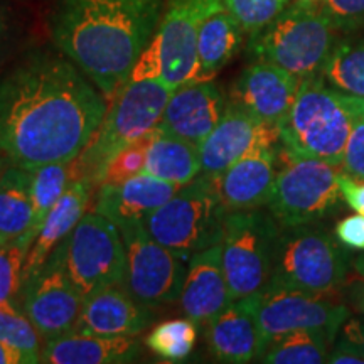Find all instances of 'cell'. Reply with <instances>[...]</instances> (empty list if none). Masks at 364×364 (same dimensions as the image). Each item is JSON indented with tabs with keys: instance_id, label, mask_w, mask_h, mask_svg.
<instances>
[{
	"instance_id": "28",
	"label": "cell",
	"mask_w": 364,
	"mask_h": 364,
	"mask_svg": "<svg viewBox=\"0 0 364 364\" xmlns=\"http://www.w3.org/2000/svg\"><path fill=\"white\" fill-rule=\"evenodd\" d=\"M336 336L326 331H294L272 339L258 361L268 364L326 363Z\"/></svg>"
},
{
	"instance_id": "29",
	"label": "cell",
	"mask_w": 364,
	"mask_h": 364,
	"mask_svg": "<svg viewBox=\"0 0 364 364\" xmlns=\"http://www.w3.org/2000/svg\"><path fill=\"white\" fill-rule=\"evenodd\" d=\"M31 172V199H33V226L24 238L27 243L33 245L38 236L41 226L46 221L51 209L56 206L68 186L71 184V162L46 164V166L36 167Z\"/></svg>"
},
{
	"instance_id": "2",
	"label": "cell",
	"mask_w": 364,
	"mask_h": 364,
	"mask_svg": "<svg viewBox=\"0 0 364 364\" xmlns=\"http://www.w3.org/2000/svg\"><path fill=\"white\" fill-rule=\"evenodd\" d=\"M164 6L166 0H58L53 43L112 102L156 34Z\"/></svg>"
},
{
	"instance_id": "30",
	"label": "cell",
	"mask_w": 364,
	"mask_h": 364,
	"mask_svg": "<svg viewBox=\"0 0 364 364\" xmlns=\"http://www.w3.org/2000/svg\"><path fill=\"white\" fill-rule=\"evenodd\" d=\"M322 78L336 90L364 98V41L336 44L322 70Z\"/></svg>"
},
{
	"instance_id": "26",
	"label": "cell",
	"mask_w": 364,
	"mask_h": 364,
	"mask_svg": "<svg viewBox=\"0 0 364 364\" xmlns=\"http://www.w3.org/2000/svg\"><path fill=\"white\" fill-rule=\"evenodd\" d=\"M144 172L182 188L201 176L199 147L157 129L150 144Z\"/></svg>"
},
{
	"instance_id": "20",
	"label": "cell",
	"mask_w": 364,
	"mask_h": 364,
	"mask_svg": "<svg viewBox=\"0 0 364 364\" xmlns=\"http://www.w3.org/2000/svg\"><path fill=\"white\" fill-rule=\"evenodd\" d=\"M233 302L221 262V245L196 253L189 260L181 290V311L196 324H208Z\"/></svg>"
},
{
	"instance_id": "18",
	"label": "cell",
	"mask_w": 364,
	"mask_h": 364,
	"mask_svg": "<svg viewBox=\"0 0 364 364\" xmlns=\"http://www.w3.org/2000/svg\"><path fill=\"white\" fill-rule=\"evenodd\" d=\"M280 149H263L211 176L218 199L226 213L267 206L277 179Z\"/></svg>"
},
{
	"instance_id": "41",
	"label": "cell",
	"mask_w": 364,
	"mask_h": 364,
	"mask_svg": "<svg viewBox=\"0 0 364 364\" xmlns=\"http://www.w3.org/2000/svg\"><path fill=\"white\" fill-rule=\"evenodd\" d=\"M344 304L353 311L364 316V277H353L346 279L343 285Z\"/></svg>"
},
{
	"instance_id": "47",
	"label": "cell",
	"mask_w": 364,
	"mask_h": 364,
	"mask_svg": "<svg viewBox=\"0 0 364 364\" xmlns=\"http://www.w3.org/2000/svg\"><path fill=\"white\" fill-rule=\"evenodd\" d=\"M2 164H4V162H2V159H0V169H2Z\"/></svg>"
},
{
	"instance_id": "35",
	"label": "cell",
	"mask_w": 364,
	"mask_h": 364,
	"mask_svg": "<svg viewBox=\"0 0 364 364\" xmlns=\"http://www.w3.org/2000/svg\"><path fill=\"white\" fill-rule=\"evenodd\" d=\"M290 0H226V9L243 27L245 34H257L277 19Z\"/></svg>"
},
{
	"instance_id": "11",
	"label": "cell",
	"mask_w": 364,
	"mask_h": 364,
	"mask_svg": "<svg viewBox=\"0 0 364 364\" xmlns=\"http://www.w3.org/2000/svg\"><path fill=\"white\" fill-rule=\"evenodd\" d=\"M282 152L268 211L282 228L316 225L329 216L341 198L339 169L318 159L292 157Z\"/></svg>"
},
{
	"instance_id": "42",
	"label": "cell",
	"mask_w": 364,
	"mask_h": 364,
	"mask_svg": "<svg viewBox=\"0 0 364 364\" xmlns=\"http://www.w3.org/2000/svg\"><path fill=\"white\" fill-rule=\"evenodd\" d=\"M343 336L353 341L364 353V321H361V318H351L349 321L348 318L343 326Z\"/></svg>"
},
{
	"instance_id": "12",
	"label": "cell",
	"mask_w": 364,
	"mask_h": 364,
	"mask_svg": "<svg viewBox=\"0 0 364 364\" xmlns=\"http://www.w3.org/2000/svg\"><path fill=\"white\" fill-rule=\"evenodd\" d=\"M120 233L127 252V290L149 307L179 300L189 262L154 240L144 223L120 226Z\"/></svg>"
},
{
	"instance_id": "40",
	"label": "cell",
	"mask_w": 364,
	"mask_h": 364,
	"mask_svg": "<svg viewBox=\"0 0 364 364\" xmlns=\"http://www.w3.org/2000/svg\"><path fill=\"white\" fill-rule=\"evenodd\" d=\"M326 363L332 364H364V353L348 338L336 339L334 348L327 354Z\"/></svg>"
},
{
	"instance_id": "44",
	"label": "cell",
	"mask_w": 364,
	"mask_h": 364,
	"mask_svg": "<svg viewBox=\"0 0 364 364\" xmlns=\"http://www.w3.org/2000/svg\"><path fill=\"white\" fill-rule=\"evenodd\" d=\"M7 33V22H6V16H4V11L0 9V44H2L4 38H6Z\"/></svg>"
},
{
	"instance_id": "36",
	"label": "cell",
	"mask_w": 364,
	"mask_h": 364,
	"mask_svg": "<svg viewBox=\"0 0 364 364\" xmlns=\"http://www.w3.org/2000/svg\"><path fill=\"white\" fill-rule=\"evenodd\" d=\"M318 7L338 29L364 26V0H321Z\"/></svg>"
},
{
	"instance_id": "13",
	"label": "cell",
	"mask_w": 364,
	"mask_h": 364,
	"mask_svg": "<svg viewBox=\"0 0 364 364\" xmlns=\"http://www.w3.org/2000/svg\"><path fill=\"white\" fill-rule=\"evenodd\" d=\"M329 295L268 285L258 295L257 307L263 351L272 339L287 332L326 331L338 336L349 318V307Z\"/></svg>"
},
{
	"instance_id": "7",
	"label": "cell",
	"mask_w": 364,
	"mask_h": 364,
	"mask_svg": "<svg viewBox=\"0 0 364 364\" xmlns=\"http://www.w3.org/2000/svg\"><path fill=\"white\" fill-rule=\"evenodd\" d=\"M225 216L213 177L201 174L177 189L144 225L154 240L189 262L196 253L221 243Z\"/></svg>"
},
{
	"instance_id": "9",
	"label": "cell",
	"mask_w": 364,
	"mask_h": 364,
	"mask_svg": "<svg viewBox=\"0 0 364 364\" xmlns=\"http://www.w3.org/2000/svg\"><path fill=\"white\" fill-rule=\"evenodd\" d=\"M284 230L268 285L311 294H332L344 285L348 253L327 231L314 225Z\"/></svg>"
},
{
	"instance_id": "10",
	"label": "cell",
	"mask_w": 364,
	"mask_h": 364,
	"mask_svg": "<svg viewBox=\"0 0 364 364\" xmlns=\"http://www.w3.org/2000/svg\"><path fill=\"white\" fill-rule=\"evenodd\" d=\"M63 267L81 297L124 285L127 252L120 228L100 213H85L59 245Z\"/></svg>"
},
{
	"instance_id": "43",
	"label": "cell",
	"mask_w": 364,
	"mask_h": 364,
	"mask_svg": "<svg viewBox=\"0 0 364 364\" xmlns=\"http://www.w3.org/2000/svg\"><path fill=\"white\" fill-rule=\"evenodd\" d=\"M0 364H24V358L11 346L0 341Z\"/></svg>"
},
{
	"instance_id": "15",
	"label": "cell",
	"mask_w": 364,
	"mask_h": 364,
	"mask_svg": "<svg viewBox=\"0 0 364 364\" xmlns=\"http://www.w3.org/2000/svg\"><path fill=\"white\" fill-rule=\"evenodd\" d=\"M279 145V125L263 122L243 108L228 103L220 124L199 145L201 174L216 176L257 150L277 149Z\"/></svg>"
},
{
	"instance_id": "33",
	"label": "cell",
	"mask_w": 364,
	"mask_h": 364,
	"mask_svg": "<svg viewBox=\"0 0 364 364\" xmlns=\"http://www.w3.org/2000/svg\"><path fill=\"white\" fill-rule=\"evenodd\" d=\"M0 341L16 349L24 358V364L41 363L43 338L24 312L0 309Z\"/></svg>"
},
{
	"instance_id": "32",
	"label": "cell",
	"mask_w": 364,
	"mask_h": 364,
	"mask_svg": "<svg viewBox=\"0 0 364 364\" xmlns=\"http://www.w3.org/2000/svg\"><path fill=\"white\" fill-rule=\"evenodd\" d=\"M198 341V327L191 318H172L157 327L145 339L147 348L167 363H182L193 353Z\"/></svg>"
},
{
	"instance_id": "27",
	"label": "cell",
	"mask_w": 364,
	"mask_h": 364,
	"mask_svg": "<svg viewBox=\"0 0 364 364\" xmlns=\"http://www.w3.org/2000/svg\"><path fill=\"white\" fill-rule=\"evenodd\" d=\"M31 172L11 166L0 172V240L11 241L29 233L33 226Z\"/></svg>"
},
{
	"instance_id": "5",
	"label": "cell",
	"mask_w": 364,
	"mask_h": 364,
	"mask_svg": "<svg viewBox=\"0 0 364 364\" xmlns=\"http://www.w3.org/2000/svg\"><path fill=\"white\" fill-rule=\"evenodd\" d=\"M226 0H166L156 34L132 68L129 81L161 78L172 88L198 78V38L203 22Z\"/></svg>"
},
{
	"instance_id": "16",
	"label": "cell",
	"mask_w": 364,
	"mask_h": 364,
	"mask_svg": "<svg viewBox=\"0 0 364 364\" xmlns=\"http://www.w3.org/2000/svg\"><path fill=\"white\" fill-rule=\"evenodd\" d=\"M302 80L284 68L257 61L241 71L228 103L243 108L268 124L279 125L292 107Z\"/></svg>"
},
{
	"instance_id": "14",
	"label": "cell",
	"mask_w": 364,
	"mask_h": 364,
	"mask_svg": "<svg viewBox=\"0 0 364 364\" xmlns=\"http://www.w3.org/2000/svg\"><path fill=\"white\" fill-rule=\"evenodd\" d=\"M83 304L85 299L63 267L59 247L24 282L22 312L29 317L44 343L75 331Z\"/></svg>"
},
{
	"instance_id": "34",
	"label": "cell",
	"mask_w": 364,
	"mask_h": 364,
	"mask_svg": "<svg viewBox=\"0 0 364 364\" xmlns=\"http://www.w3.org/2000/svg\"><path fill=\"white\" fill-rule=\"evenodd\" d=\"M156 134L157 129L142 136V139L135 140L134 144L127 145L124 150H120L103 169L102 176H100L98 186L120 184V182L129 181L132 177L144 174L150 144H152Z\"/></svg>"
},
{
	"instance_id": "46",
	"label": "cell",
	"mask_w": 364,
	"mask_h": 364,
	"mask_svg": "<svg viewBox=\"0 0 364 364\" xmlns=\"http://www.w3.org/2000/svg\"><path fill=\"white\" fill-rule=\"evenodd\" d=\"M299 4H304V6H318L321 0H297Z\"/></svg>"
},
{
	"instance_id": "8",
	"label": "cell",
	"mask_w": 364,
	"mask_h": 364,
	"mask_svg": "<svg viewBox=\"0 0 364 364\" xmlns=\"http://www.w3.org/2000/svg\"><path fill=\"white\" fill-rule=\"evenodd\" d=\"M282 226L270 211L226 213L221 262L233 300L260 294L272 280Z\"/></svg>"
},
{
	"instance_id": "48",
	"label": "cell",
	"mask_w": 364,
	"mask_h": 364,
	"mask_svg": "<svg viewBox=\"0 0 364 364\" xmlns=\"http://www.w3.org/2000/svg\"><path fill=\"white\" fill-rule=\"evenodd\" d=\"M0 243H4V241H2V240H0Z\"/></svg>"
},
{
	"instance_id": "4",
	"label": "cell",
	"mask_w": 364,
	"mask_h": 364,
	"mask_svg": "<svg viewBox=\"0 0 364 364\" xmlns=\"http://www.w3.org/2000/svg\"><path fill=\"white\" fill-rule=\"evenodd\" d=\"M172 91L174 88L161 78L129 81L122 86L88 145L71 161L73 181L88 177L98 186L103 169L120 150L157 129Z\"/></svg>"
},
{
	"instance_id": "19",
	"label": "cell",
	"mask_w": 364,
	"mask_h": 364,
	"mask_svg": "<svg viewBox=\"0 0 364 364\" xmlns=\"http://www.w3.org/2000/svg\"><path fill=\"white\" fill-rule=\"evenodd\" d=\"M258 295L233 300L208 322V348L218 361L245 364L260 359L263 343L257 316Z\"/></svg>"
},
{
	"instance_id": "22",
	"label": "cell",
	"mask_w": 364,
	"mask_h": 364,
	"mask_svg": "<svg viewBox=\"0 0 364 364\" xmlns=\"http://www.w3.org/2000/svg\"><path fill=\"white\" fill-rule=\"evenodd\" d=\"M152 322L149 306L122 285L103 289L85 300L75 331L100 336H136Z\"/></svg>"
},
{
	"instance_id": "21",
	"label": "cell",
	"mask_w": 364,
	"mask_h": 364,
	"mask_svg": "<svg viewBox=\"0 0 364 364\" xmlns=\"http://www.w3.org/2000/svg\"><path fill=\"white\" fill-rule=\"evenodd\" d=\"M179 186L149 174H139L120 184L100 186L95 211L115 225L125 226L145 220L177 193Z\"/></svg>"
},
{
	"instance_id": "25",
	"label": "cell",
	"mask_w": 364,
	"mask_h": 364,
	"mask_svg": "<svg viewBox=\"0 0 364 364\" xmlns=\"http://www.w3.org/2000/svg\"><path fill=\"white\" fill-rule=\"evenodd\" d=\"M243 27L228 9H221L203 22L198 38V78L213 80L225 68L243 43Z\"/></svg>"
},
{
	"instance_id": "45",
	"label": "cell",
	"mask_w": 364,
	"mask_h": 364,
	"mask_svg": "<svg viewBox=\"0 0 364 364\" xmlns=\"http://www.w3.org/2000/svg\"><path fill=\"white\" fill-rule=\"evenodd\" d=\"M354 268H356L358 275L364 277V255H363V257L356 258V262H354Z\"/></svg>"
},
{
	"instance_id": "17",
	"label": "cell",
	"mask_w": 364,
	"mask_h": 364,
	"mask_svg": "<svg viewBox=\"0 0 364 364\" xmlns=\"http://www.w3.org/2000/svg\"><path fill=\"white\" fill-rule=\"evenodd\" d=\"M226 107L228 100L215 81H191L172 91L157 129L199 147L220 124Z\"/></svg>"
},
{
	"instance_id": "3",
	"label": "cell",
	"mask_w": 364,
	"mask_h": 364,
	"mask_svg": "<svg viewBox=\"0 0 364 364\" xmlns=\"http://www.w3.org/2000/svg\"><path fill=\"white\" fill-rule=\"evenodd\" d=\"M364 98L336 90L322 75L302 80L292 107L279 124L280 147L292 157L343 166L344 149Z\"/></svg>"
},
{
	"instance_id": "23",
	"label": "cell",
	"mask_w": 364,
	"mask_h": 364,
	"mask_svg": "<svg viewBox=\"0 0 364 364\" xmlns=\"http://www.w3.org/2000/svg\"><path fill=\"white\" fill-rule=\"evenodd\" d=\"M140 343L134 336H100L73 331L46 341L41 363L48 364H124L139 358Z\"/></svg>"
},
{
	"instance_id": "1",
	"label": "cell",
	"mask_w": 364,
	"mask_h": 364,
	"mask_svg": "<svg viewBox=\"0 0 364 364\" xmlns=\"http://www.w3.org/2000/svg\"><path fill=\"white\" fill-rule=\"evenodd\" d=\"M107 110L70 58L36 51L0 80V156L27 171L75 161Z\"/></svg>"
},
{
	"instance_id": "38",
	"label": "cell",
	"mask_w": 364,
	"mask_h": 364,
	"mask_svg": "<svg viewBox=\"0 0 364 364\" xmlns=\"http://www.w3.org/2000/svg\"><path fill=\"white\" fill-rule=\"evenodd\" d=\"M336 236L346 248L364 252V215L344 218L336 226Z\"/></svg>"
},
{
	"instance_id": "6",
	"label": "cell",
	"mask_w": 364,
	"mask_h": 364,
	"mask_svg": "<svg viewBox=\"0 0 364 364\" xmlns=\"http://www.w3.org/2000/svg\"><path fill=\"white\" fill-rule=\"evenodd\" d=\"M338 27L318 6H295L250 36L248 51L257 61L284 68L300 80L322 75L338 44Z\"/></svg>"
},
{
	"instance_id": "31",
	"label": "cell",
	"mask_w": 364,
	"mask_h": 364,
	"mask_svg": "<svg viewBox=\"0 0 364 364\" xmlns=\"http://www.w3.org/2000/svg\"><path fill=\"white\" fill-rule=\"evenodd\" d=\"M31 245L24 238L0 243V309L22 312L24 263Z\"/></svg>"
},
{
	"instance_id": "24",
	"label": "cell",
	"mask_w": 364,
	"mask_h": 364,
	"mask_svg": "<svg viewBox=\"0 0 364 364\" xmlns=\"http://www.w3.org/2000/svg\"><path fill=\"white\" fill-rule=\"evenodd\" d=\"M93 188L95 184L88 177H81V179L73 181L68 186L65 194L59 198L56 206L46 218L38 236H36L29 252H27L24 263V282L44 265L49 255L66 240L73 228L78 225V221L85 215L86 206H88Z\"/></svg>"
},
{
	"instance_id": "37",
	"label": "cell",
	"mask_w": 364,
	"mask_h": 364,
	"mask_svg": "<svg viewBox=\"0 0 364 364\" xmlns=\"http://www.w3.org/2000/svg\"><path fill=\"white\" fill-rule=\"evenodd\" d=\"M346 174L364 179V113L358 118L344 149L343 166Z\"/></svg>"
},
{
	"instance_id": "39",
	"label": "cell",
	"mask_w": 364,
	"mask_h": 364,
	"mask_svg": "<svg viewBox=\"0 0 364 364\" xmlns=\"http://www.w3.org/2000/svg\"><path fill=\"white\" fill-rule=\"evenodd\" d=\"M339 188L346 204L359 215H364V179L341 172Z\"/></svg>"
}]
</instances>
